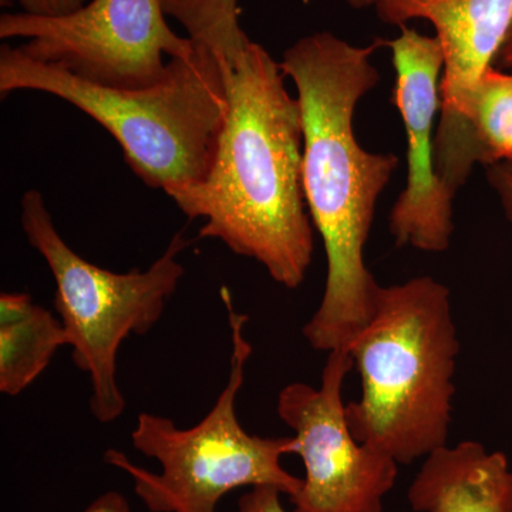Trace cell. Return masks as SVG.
Instances as JSON below:
<instances>
[{
    "label": "cell",
    "instance_id": "cell-17",
    "mask_svg": "<svg viewBox=\"0 0 512 512\" xmlns=\"http://www.w3.org/2000/svg\"><path fill=\"white\" fill-rule=\"evenodd\" d=\"M487 175L488 181L500 197L505 215L512 222V163L501 161L490 165Z\"/></svg>",
    "mask_w": 512,
    "mask_h": 512
},
{
    "label": "cell",
    "instance_id": "cell-2",
    "mask_svg": "<svg viewBox=\"0 0 512 512\" xmlns=\"http://www.w3.org/2000/svg\"><path fill=\"white\" fill-rule=\"evenodd\" d=\"M281 64L249 43L225 67L228 116L202 183L168 197L190 220L204 218L200 238L264 266L286 289L305 282L313 224L303 187L301 106L285 86Z\"/></svg>",
    "mask_w": 512,
    "mask_h": 512
},
{
    "label": "cell",
    "instance_id": "cell-4",
    "mask_svg": "<svg viewBox=\"0 0 512 512\" xmlns=\"http://www.w3.org/2000/svg\"><path fill=\"white\" fill-rule=\"evenodd\" d=\"M225 67L208 47L168 62L164 80L140 90L86 82L20 47L0 49V94L33 90L59 97L106 128L133 173L165 194L202 183L228 116Z\"/></svg>",
    "mask_w": 512,
    "mask_h": 512
},
{
    "label": "cell",
    "instance_id": "cell-9",
    "mask_svg": "<svg viewBox=\"0 0 512 512\" xmlns=\"http://www.w3.org/2000/svg\"><path fill=\"white\" fill-rule=\"evenodd\" d=\"M376 12L387 25L402 28L410 20L421 19L436 30L444 69L434 161L441 181L456 194L473 165L483 163L468 128V104L510 33L512 0H379Z\"/></svg>",
    "mask_w": 512,
    "mask_h": 512
},
{
    "label": "cell",
    "instance_id": "cell-3",
    "mask_svg": "<svg viewBox=\"0 0 512 512\" xmlns=\"http://www.w3.org/2000/svg\"><path fill=\"white\" fill-rule=\"evenodd\" d=\"M346 350L362 383L359 400L346 404L356 440L399 466L447 446L460 340L446 285L417 276L382 286Z\"/></svg>",
    "mask_w": 512,
    "mask_h": 512
},
{
    "label": "cell",
    "instance_id": "cell-6",
    "mask_svg": "<svg viewBox=\"0 0 512 512\" xmlns=\"http://www.w3.org/2000/svg\"><path fill=\"white\" fill-rule=\"evenodd\" d=\"M26 239L43 256L55 279V309L72 348L74 365L90 376V410L101 424L123 416L126 399L117 382V356L131 335H146L161 319L185 269L180 255L190 241L180 231L146 271L117 274L82 258L67 245L42 192L20 201Z\"/></svg>",
    "mask_w": 512,
    "mask_h": 512
},
{
    "label": "cell",
    "instance_id": "cell-15",
    "mask_svg": "<svg viewBox=\"0 0 512 512\" xmlns=\"http://www.w3.org/2000/svg\"><path fill=\"white\" fill-rule=\"evenodd\" d=\"M281 495L278 488L268 485L249 488L239 497L235 512H288L282 504Z\"/></svg>",
    "mask_w": 512,
    "mask_h": 512
},
{
    "label": "cell",
    "instance_id": "cell-11",
    "mask_svg": "<svg viewBox=\"0 0 512 512\" xmlns=\"http://www.w3.org/2000/svg\"><path fill=\"white\" fill-rule=\"evenodd\" d=\"M414 512H512V468L478 441L444 446L424 458L407 491Z\"/></svg>",
    "mask_w": 512,
    "mask_h": 512
},
{
    "label": "cell",
    "instance_id": "cell-7",
    "mask_svg": "<svg viewBox=\"0 0 512 512\" xmlns=\"http://www.w3.org/2000/svg\"><path fill=\"white\" fill-rule=\"evenodd\" d=\"M165 16L163 0H90L62 16L5 13L0 39H28L20 46L26 55L86 82L140 90L164 80L171 59L194 50Z\"/></svg>",
    "mask_w": 512,
    "mask_h": 512
},
{
    "label": "cell",
    "instance_id": "cell-14",
    "mask_svg": "<svg viewBox=\"0 0 512 512\" xmlns=\"http://www.w3.org/2000/svg\"><path fill=\"white\" fill-rule=\"evenodd\" d=\"M163 8L192 42L208 47L227 66L251 43L239 26L238 0H163Z\"/></svg>",
    "mask_w": 512,
    "mask_h": 512
},
{
    "label": "cell",
    "instance_id": "cell-20",
    "mask_svg": "<svg viewBox=\"0 0 512 512\" xmlns=\"http://www.w3.org/2000/svg\"><path fill=\"white\" fill-rule=\"evenodd\" d=\"M346 3L353 9H366L370 6H375L379 3V0H345Z\"/></svg>",
    "mask_w": 512,
    "mask_h": 512
},
{
    "label": "cell",
    "instance_id": "cell-8",
    "mask_svg": "<svg viewBox=\"0 0 512 512\" xmlns=\"http://www.w3.org/2000/svg\"><path fill=\"white\" fill-rule=\"evenodd\" d=\"M355 367L346 349L328 353L320 386L295 382L279 392L276 412L295 433L305 467L292 512H383L399 464L355 439L346 419L343 383Z\"/></svg>",
    "mask_w": 512,
    "mask_h": 512
},
{
    "label": "cell",
    "instance_id": "cell-18",
    "mask_svg": "<svg viewBox=\"0 0 512 512\" xmlns=\"http://www.w3.org/2000/svg\"><path fill=\"white\" fill-rule=\"evenodd\" d=\"M83 512H131V507L126 495L111 490L99 495Z\"/></svg>",
    "mask_w": 512,
    "mask_h": 512
},
{
    "label": "cell",
    "instance_id": "cell-16",
    "mask_svg": "<svg viewBox=\"0 0 512 512\" xmlns=\"http://www.w3.org/2000/svg\"><path fill=\"white\" fill-rule=\"evenodd\" d=\"M18 3L22 12L36 16H62L76 12L86 0H2V5Z\"/></svg>",
    "mask_w": 512,
    "mask_h": 512
},
{
    "label": "cell",
    "instance_id": "cell-13",
    "mask_svg": "<svg viewBox=\"0 0 512 512\" xmlns=\"http://www.w3.org/2000/svg\"><path fill=\"white\" fill-rule=\"evenodd\" d=\"M467 124L483 164L512 163V74L485 70L468 104Z\"/></svg>",
    "mask_w": 512,
    "mask_h": 512
},
{
    "label": "cell",
    "instance_id": "cell-1",
    "mask_svg": "<svg viewBox=\"0 0 512 512\" xmlns=\"http://www.w3.org/2000/svg\"><path fill=\"white\" fill-rule=\"evenodd\" d=\"M382 46L384 40L360 47L318 32L293 43L279 63L298 92L303 187L328 261L322 301L302 329L319 352L348 349L382 288L365 264V247L399 158L365 150L353 130L357 104L379 83L372 56Z\"/></svg>",
    "mask_w": 512,
    "mask_h": 512
},
{
    "label": "cell",
    "instance_id": "cell-19",
    "mask_svg": "<svg viewBox=\"0 0 512 512\" xmlns=\"http://www.w3.org/2000/svg\"><path fill=\"white\" fill-rule=\"evenodd\" d=\"M497 59L500 60L501 66L512 67V26Z\"/></svg>",
    "mask_w": 512,
    "mask_h": 512
},
{
    "label": "cell",
    "instance_id": "cell-10",
    "mask_svg": "<svg viewBox=\"0 0 512 512\" xmlns=\"http://www.w3.org/2000/svg\"><path fill=\"white\" fill-rule=\"evenodd\" d=\"M392 50L396 87L393 103L407 133V183L390 212L389 227L397 247L444 252L454 232L453 192L441 181L434 161V117L441 107L443 49L436 36L402 26L384 40Z\"/></svg>",
    "mask_w": 512,
    "mask_h": 512
},
{
    "label": "cell",
    "instance_id": "cell-5",
    "mask_svg": "<svg viewBox=\"0 0 512 512\" xmlns=\"http://www.w3.org/2000/svg\"><path fill=\"white\" fill-rule=\"evenodd\" d=\"M221 299L231 333L229 375L207 416L181 429L168 417L138 414L131 443L160 464L158 473L137 466L119 450L104 453L107 464L133 480L134 493L150 512H218L225 495L244 487L268 485L289 498L301 490L302 478L282 466V458L296 453L295 437L256 436L238 419V394L252 355L245 335L249 318L234 308L227 288H222Z\"/></svg>",
    "mask_w": 512,
    "mask_h": 512
},
{
    "label": "cell",
    "instance_id": "cell-12",
    "mask_svg": "<svg viewBox=\"0 0 512 512\" xmlns=\"http://www.w3.org/2000/svg\"><path fill=\"white\" fill-rule=\"evenodd\" d=\"M67 346L62 320L29 293L0 295V393L15 397L43 375Z\"/></svg>",
    "mask_w": 512,
    "mask_h": 512
}]
</instances>
